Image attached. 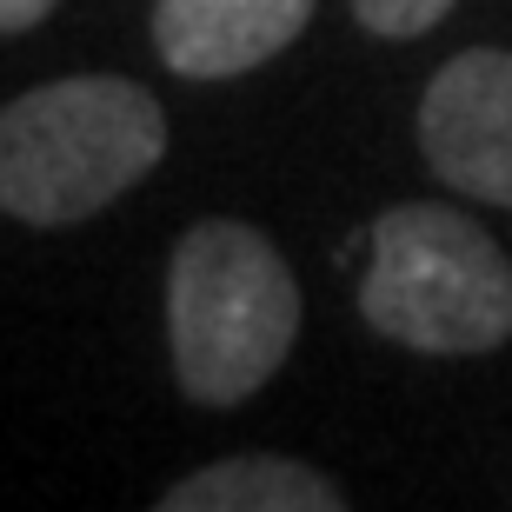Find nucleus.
Listing matches in <instances>:
<instances>
[{"instance_id": "1", "label": "nucleus", "mask_w": 512, "mask_h": 512, "mask_svg": "<svg viewBox=\"0 0 512 512\" xmlns=\"http://www.w3.org/2000/svg\"><path fill=\"white\" fill-rule=\"evenodd\" d=\"M167 153L160 100L127 74H67L0 107V213L80 227L140 187Z\"/></svg>"}, {"instance_id": "2", "label": "nucleus", "mask_w": 512, "mask_h": 512, "mask_svg": "<svg viewBox=\"0 0 512 512\" xmlns=\"http://www.w3.org/2000/svg\"><path fill=\"white\" fill-rule=\"evenodd\" d=\"M300 340V280L247 220H200L167 260V346L193 406H240Z\"/></svg>"}, {"instance_id": "3", "label": "nucleus", "mask_w": 512, "mask_h": 512, "mask_svg": "<svg viewBox=\"0 0 512 512\" xmlns=\"http://www.w3.org/2000/svg\"><path fill=\"white\" fill-rule=\"evenodd\" d=\"M360 313L393 346L473 360L512 340V260L473 213L406 200L366 233Z\"/></svg>"}, {"instance_id": "4", "label": "nucleus", "mask_w": 512, "mask_h": 512, "mask_svg": "<svg viewBox=\"0 0 512 512\" xmlns=\"http://www.w3.org/2000/svg\"><path fill=\"white\" fill-rule=\"evenodd\" d=\"M419 153L466 200L512 213V54L466 47L419 100Z\"/></svg>"}, {"instance_id": "5", "label": "nucleus", "mask_w": 512, "mask_h": 512, "mask_svg": "<svg viewBox=\"0 0 512 512\" xmlns=\"http://www.w3.org/2000/svg\"><path fill=\"white\" fill-rule=\"evenodd\" d=\"M320 0H153V47L180 80H233L286 54Z\"/></svg>"}, {"instance_id": "6", "label": "nucleus", "mask_w": 512, "mask_h": 512, "mask_svg": "<svg viewBox=\"0 0 512 512\" xmlns=\"http://www.w3.org/2000/svg\"><path fill=\"white\" fill-rule=\"evenodd\" d=\"M346 493L326 473L280 453H240L220 466L187 473L173 493H160V512H340Z\"/></svg>"}, {"instance_id": "7", "label": "nucleus", "mask_w": 512, "mask_h": 512, "mask_svg": "<svg viewBox=\"0 0 512 512\" xmlns=\"http://www.w3.org/2000/svg\"><path fill=\"white\" fill-rule=\"evenodd\" d=\"M459 0H353V20L380 40H419L453 14Z\"/></svg>"}, {"instance_id": "8", "label": "nucleus", "mask_w": 512, "mask_h": 512, "mask_svg": "<svg viewBox=\"0 0 512 512\" xmlns=\"http://www.w3.org/2000/svg\"><path fill=\"white\" fill-rule=\"evenodd\" d=\"M54 7L60 0H0V34H27V27H40Z\"/></svg>"}]
</instances>
